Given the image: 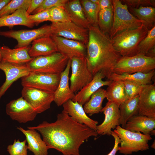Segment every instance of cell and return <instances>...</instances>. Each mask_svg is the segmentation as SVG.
<instances>
[{
  "label": "cell",
  "instance_id": "6da1fadb",
  "mask_svg": "<svg viewBox=\"0 0 155 155\" xmlns=\"http://www.w3.org/2000/svg\"><path fill=\"white\" fill-rule=\"evenodd\" d=\"M28 127L40 133L49 149H56L63 155H80L81 145L90 137L98 135L96 131L76 122L63 111L54 122L44 121L37 126Z\"/></svg>",
  "mask_w": 155,
  "mask_h": 155
},
{
  "label": "cell",
  "instance_id": "7a4b0ae2",
  "mask_svg": "<svg viewBox=\"0 0 155 155\" xmlns=\"http://www.w3.org/2000/svg\"><path fill=\"white\" fill-rule=\"evenodd\" d=\"M88 35L86 56L88 68L93 76L102 72L107 78L121 57L114 48L109 35L98 26L91 25Z\"/></svg>",
  "mask_w": 155,
  "mask_h": 155
},
{
  "label": "cell",
  "instance_id": "3957f363",
  "mask_svg": "<svg viewBox=\"0 0 155 155\" xmlns=\"http://www.w3.org/2000/svg\"><path fill=\"white\" fill-rule=\"evenodd\" d=\"M149 30L142 24L137 28L125 30L117 34L111 39L114 48L121 57L136 55L137 46L147 36Z\"/></svg>",
  "mask_w": 155,
  "mask_h": 155
},
{
  "label": "cell",
  "instance_id": "277c9868",
  "mask_svg": "<svg viewBox=\"0 0 155 155\" xmlns=\"http://www.w3.org/2000/svg\"><path fill=\"white\" fill-rule=\"evenodd\" d=\"M113 131L117 135L120 141L119 147V152L125 155L133 152L143 151L149 149V141L152 139L150 135L140 132H132L117 126Z\"/></svg>",
  "mask_w": 155,
  "mask_h": 155
},
{
  "label": "cell",
  "instance_id": "5b68a950",
  "mask_svg": "<svg viewBox=\"0 0 155 155\" xmlns=\"http://www.w3.org/2000/svg\"><path fill=\"white\" fill-rule=\"evenodd\" d=\"M113 20L109 36L111 39L125 30L133 29L145 25V22L134 16L129 11L128 7L119 0H113Z\"/></svg>",
  "mask_w": 155,
  "mask_h": 155
},
{
  "label": "cell",
  "instance_id": "8992f818",
  "mask_svg": "<svg viewBox=\"0 0 155 155\" xmlns=\"http://www.w3.org/2000/svg\"><path fill=\"white\" fill-rule=\"evenodd\" d=\"M155 69V57L137 55L127 57H121L112 71L118 74H132L138 72L147 73Z\"/></svg>",
  "mask_w": 155,
  "mask_h": 155
},
{
  "label": "cell",
  "instance_id": "52a82bcc",
  "mask_svg": "<svg viewBox=\"0 0 155 155\" xmlns=\"http://www.w3.org/2000/svg\"><path fill=\"white\" fill-rule=\"evenodd\" d=\"M69 59L58 52L33 57L26 63L30 71L60 74L65 69Z\"/></svg>",
  "mask_w": 155,
  "mask_h": 155
},
{
  "label": "cell",
  "instance_id": "ba28073f",
  "mask_svg": "<svg viewBox=\"0 0 155 155\" xmlns=\"http://www.w3.org/2000/svg\"><path fill=\"white\" fill-rule=\"evenodd\" d=\"M21 79V84L23 87L34 88L54 93L59 83L60 74L30 71Z\"/></svg>",
  "mask_w": 155,
  "mask_h": 155
},
{
  "label": "cell",
  "instance_id": "9c48e42d",
  "mask_svg": "<svg viewBox=\"0 0 155 155\" xmlns=\"http://www.w3.org/2000/svg\"><path fill=\"white\" fill-rule=\"evenodd\" d=\"M71 68L70 87L75 93L91 82L93 76L88 68L85 57L72 58Z\"/></svg>",
  "mask_w": 155,
  "mask_h": 155
},
{
  "label": "cell",
  "instance_id": "30bf717a",
  "mask_svg": "<svg viewBox=\"0 0 155 155\" xmlns=\"http://www.w3.org/2000/svg\"><path fill=\"white\" fill-rule=\"evenodd\" d=\"M53 35L51 25H45L38 28L31 30H11L1 31L0 35L16 39L17 44L15 48L30 45L34 40Z\"/></svg>",
  "mask_w": 155,
  "mask_h": 155
},
{
  "label": "cell",
  "instance_id": "8fae6325",
  "mask_svg": "<svg viewBox=\"0 0 155 155\" xmlns=\"http://www.w3.org/2000/svg\"><path fill=\"white\" fill-rule=\"evenodd\" d=\"M7 114L20 123L33 120L38 114L34 108L22 97L10 101L6 105Z\"/></svg>",
  "mask_w": 155,
  "mask_h": 155
},
{
  "label": "cell",
  "instance_id": "7c38bea8",
  "mask_svg": "<svg viewBox=\"0 0 155 155\" xmlns=\"http://www.w3.org/2000/svg\"><path fill=\"white\" fill-rule=\"evenodd\" d=\"M53 35L80 42L87 45L88 29L80 27L72 22H52Z\"/></svg>",
  "mask_w": 155,
  "mask_h": 155
},
{
  "label": "cell",
  "instance_id": "4fadbf2b",
  "mask_svg": "<svg viewBox=\"0 0 155 155\" xmlns=\"http://www.w3.org/2000/svg\"><path fill=\"white\" fill-rule=\"evenodd\" d=\"M22 97L35 110L37 114L42 113L50 107L54 101V93L28 87H23Z\"/></svg>",
  "mask_w": 155,
  "mask_h": 155
},
{
  "label": "cell",
  "instance_id": "5bb4252c",
  "mask_svg": "<svg viewBox=\"0 0 155 155\" xmlns=\"http://www.w3.org/2000/svg\"><path fill=\"white\" fill-rule=\"evenodd\" d=\"M119 105L115 103L108 101L100 112H103L105 118L100 124L97 125L96 131L98 135H111L112 129H115L119 125Z\"/></svg>",
  "mask_w": 155,
  "mask_h": 155
},
{
  "label": "cell",
  "instance_id": "9a60e30c",
  "mask_svg": "<svg viewBox=\"0 0 155 155\" xmlns=\"http://www.w3.org/2000/svg\"><path fill=\"white\" fill-rule=\"evenodd\" d=\"M0 69L4 73L5 81L0 87V100L12 84L30 72L27 64H15L0 62Z\"/></svg>",
  "mask_w": 155,
  "mask_h": 155
},
{
  "label": "cell",
  "instance_id": "2e32d148",
  "mask_svg": "<svg viewBox=\"0 0 155 155\" xmlns=\"http://www.w3.org/2000/svg\"><path fill=\"white\" fill-rule=\"evenodd\" d=\"M51 37L56 45L58 52L68 59L74 57H86V45L84 44L53 35Z\"/></svg>",
  "mask_w": 155,
  "mask_h": 155
},
{
  "label": "cell",
  "instance_id": "e0dca14e",
  "mask_svg": "<svg viewBox=\"0 0 155 155\" xmlns=\"http://www.w3.org/2000/svg\"><path fill=\"white\" fill-rule=\"evenodd\" d=\"M138 115L155 118V84L143 85L139 94Z\"/></svg>",
  "mask_w": 155,
  "mask_h": 155
},
{
  "label": "cell",
  "instance_id": "ac0fdd59",
  "mask_svg": "<svg viewBox=\"0 0 155 155\" xmlns=\"http://www.w3.org/2000/svg\"><path fill=\"white\" fill-rule=\"evenodd\" d=\"M71 65V59H69L65 69L60 74L59 83L54 92V101L59 106L62 105L68 100H72L75 95L69 86V74Z\"/></svg>",
  "mask_w": 155,
  "mask_h": 155
},
{
  "label": "cell",
  "instance_id": "d6986e66",
  "mask_svg": "<svg viewBox=\"0 0 155 155\" xmlns=\"http://www.w3.org/2000/svg\"><path fill=\"white\" fill-rule=\"evenodd\" d=\"M106 77L102 72H99L93 76L92 80L75 94L71 100L73 102H77L82 105L88 101L91 95L103 86H108L112 81L102 80Z\"/></svg>",
  "mask_w": 155,
  "mask_h": 155
},
{
  "label": "cell",
  "instance_id": "ffe728a7",
  "mask_svg": "<svg viewBox=\"0 0 155 155\" xmlns=\"http://www.w3.org/2000/svg\"><path fill=\"white\" fill-rule=\"evenodd\" d=\"M63 111L67 113L76 122L84 124L96 131L98 121L89 117L84 111L82 105L77 102L69 100L63 105Z\"/></svg>",
  "mask_w": 155,
  "mask_h": 155
},
{
  "label": "cell",
  "instance_id": "44dd1931",
  "mask_svg": "<svg viewBox=\"0 0 155 155\" xmlns=\"http://www.w3.org/2000/svg\"><path fill=\"white\" fill-rule=\"evenodd\" d=\"M30 46L11 49L4 45L0 47L1 61L15 64H26L30 61L33 58L31 57L28 53Z\"/></svg>",
  "mask_w": 155,
  "mask_h": 155
},
{
  "label": "cell",
  "instance_id": "7402d4cb",
  "mask_svg": "<svg viewBox=\"0 0 155 155\" xmlns=\"http://www.w3.org/2000/svg\"><path fill=\"white\" fill-rule=\"evenodd\" d=\"M125 129L147 135H154L155 118L140 115H135L127 122Z\"/></svg>",
  "mask_w": 155,
  "mask_h": 155
},
{
  "label": "cell",
  "instance_id": "603a6c76",
  "mask_svg": "<svg viewBox=\"0 0 155 155\" xmlns=\"http://www.w3.org/2000/svg\"><path fill=\"white\" fill-rule=\"evenodd\" d=\"M27 128L26 130L20 127H17L25 136L28 149L34 155H47L49 149L40 134L35 129Z\"/></svg>",
  "mask_w": 155,
  "mask_h": 155
},
{
  "label": "cell",
  "instance_id": "cb8c5ba5",
  "mask_svg": "<svg viewBox=\"0 0 155 155\" xmlns=\"http://www.w3.org/2000/svg\"><path fill=\"white\" fill-rule=\"evenodd\" d=\"M31 44L28 53L32 58L48 55L58 52L56 45L51 36L38 38Z\"/></svg>",
  "mask_w": 155,
  "mask_h": 155
},
{
  "label": "cell",
  "instance_id": "d4e9b609",
  "mask_svg": "<svg viewBox=\"0 0 155 155\" xmlns=\"http://www.w3.org/2000/svg\"><path fill=\"white\" fill-rule=\"evenodd\" d=\"M63 7L71 22L88 29L91 25L86 18L80 0H68Z\"/></svg>",
  "mask_w": 155,
  "mask_h": 155
},
{
  "label": "cell",
  "instance_id": "484cf974",
  "mask_svg": "<svg viewBox=\"0 0 155 155\" xmlns=\"http://www.w3.org/2000/svg\"><path fill=\"white\" fill-rule=\"evenodd\" d=\"M29 15L26 10L19 9L11 14L0 17V27L10 28L15 26L21 25L32 28L35 25L30 20Z\"/></svg>",
  "mask_w": 155,
  "mask_h": 155
},
{
  "label": "cell",
  "instance_id": "4316f807",
  "mask_svg": "<svg viewBox=\"0 0 155 155\" xmlns=\"http://www.w3.org/2000/svg\"><path fill=\"white\" fill-rule=\"evenodd\" d=\"M155 74V70L147 73L138 72L132 74L124 73L118 74L113 73L107 78L108 80L111 81L129 80L145 85L152 84V80Z\"/></svg>",
  "mask_w": 155,
  "mask_h": 155
},
{
  "label": "cell",
  "instance_id": "83f0119b",
  "mask_svg": "<svg viewBox=\"0 0 155 155\" xmlns=\"http://www.w3.org/2000/svg\"><path fill=\"white\" fill-rule=\"evenodd\" d=\"M139 95L127 100L119 106V125L124 128L127 121L133 117L138 115Z\"/></svg>",
  "mask_w": 155,
  "mask_h": 155
},
{
  "label": "cell",
  "instance_id": "f1b7e54d",
  "mask_svg": "<svg viewBox=\"0 0 155 155\" xmlns=\"http://www.w3.org/2000/svg\"><path fill=\"white\" fill-rule=\"evenodd\" d=\"M112 81L106 90V98L108 101L113 102L119 106L128 100L124 84L122 80Z\"/></svg>",
  "mask_w": 155,
  "mask_h": 155
},
{
  "label": "cell",
  "instance_id": "f546056e",
  "mask_svg": "<svg viewBox=\"0 0 155 155\" xmlns=\"http://www.w3.org/2000/svg\"><path fill=\"white\" fill-rule=\"evenodd\" d=\"M105 98L106 90L100 88L91 95L88 101L84 104L83 108L86 113L91 116L100 112L102 108V102Z\"/></svg>",
  "mask_w": 155,
  "mask_h": 155
},
{
  "label": "cell",
  "instance_id": "4dcf8cb0",
  "mask_svg": "<svg viewBox=\"0 0 155 155\" xmlns=\"http://www.w3.org/2000/svg\"><path fill=\"white\" fill-rule=\"evenodd\" d=\"M129 8L132 14L138 20L144 22L145 26L149 30L155 26L154 8L151 6H141L137 8Z\"/></svg>",
  "mask_w": 155,
  "mask_h": 155
},
{
  "label": "cell",
  "instance_id": "1f68e13d",
  "mask_svg": "<svg viewBox=\"0 0 155 155\" xmlns=\"http://www.w3.org/2000/svg\"><path fill=\"white\" fill-rule=\"evenodd\" d=\"M113 5L110 7L99 11L98 16V26L102 32L109 34L113 20Z\"/></svg>",
  "mask_w": 155,
  "mask_h": 155
},
{
  "label": "cell",
  "instance_id": "d6a6232c",
  "mask_svg": "<svg viewBox=\"0 0 155 155\" xmlns=\"http://www.w3.org/2000/svg\"><path fill=\"white\" fill-rule=\"evenodd\" d=\"M86 19L91 26H98V21L99 11V5L92 3L90 0H80Z\"/></svg>",
  "mask_w": 155,
  "mask_h": 155
},
{
  "label": "cell",
  "instance_id": "836d02e7",
  "mask_svg": "<svg viewBox=\"0 0 155 155\" xmlns=\"http://www.w3.org/2000/svg\"><path fill=\"white\" fill-rule=\"evenodd\" d=\"M155 49V26L148 31L147 34L139 44L137 55H147Z\"/></svg>",
  "mask_w": 155,
  "mask_h": 155
},
{
  "label": "cell",
  "instance_id": "e575fe53",
  "mask_svg": "<svg viewBox=\"0 0 155 155\" xmlns=\"http://www.w3.org/2000/svg\"><path fill=\"white\" fill-rule=\"evenodd\" d=\"M31 0H11L0 11V17L11 14L19 9H23L27 10Z\"/></svg>",
  "mask_w": 155,
  "mask_h": 155
},
{
  "label": "cell",
  "instance_id": "d590c367",
  "mask_svg": "<svg viewBox=\"0 0 155 155\" xmlns=\"http://www.w3.org/2000/svg\"><path fill=\"white\" fill-rule=\"evenodd\" d=\"M52 22H71L63 6L54 7L49 9Z\"/></svg>",
  "mask_w": 155,
  "mask_h": 155
},
{
  "label": "cell",
  "instance_id": "8d00e7d4",
  "mask_svg": "<svg viewBox=\"0 0 155 155\" xmlns=\"http://www.w3.org/2000/svg\"><path fill=\"white\" fill-rule=\"evenodd\" d=\"M26 140L20 141L19 139L15 140L13 143L9 145L7 151L10 155H27L28 148Z\"/></svg>",
  "mask_w": 155,
  "mask_h": 155
},
{
  "label": "cell",
  "instance_id": "74e56055",
  "mask_svg": "<svg viewBox=\"0 0 155 155\" xmlns=\"http://www.w3.org/2000/svg\"><path fill=\"white\" fill-rule=\"evenodd\" d=\"M123 81L128 100L131 99L139 94L142 89L143 85L132 81L124 80Z\"/></svg>",
  "mask_w": 155,
  "mask_h": 155
},
{
  "label": "cell",
  "instance_id": "f35d334b",
  "mask_svg": "<svg viewBox=\"0 0 155 155\" xmlns=\"http://www.w3.org/2000/svg\"><path fill=\"white\" fill-rule=\"evenodd\" d=\"M68 0H43L40 6L32 13L33 14L49 10L55 6H64Z\"/></svg>",
  "mask_w": 155,
  "mask_h": 155
},
{
  "label": "cell",
  "instance_id": "ab89813d",
  "mask_svg": "<svg viewBox=\"0 0 155 155\" xmlns=\"http://www.w3.org/2000/svg\"><path fill=\"white\" fill-rule=\"evenodd\" d=\"M29 19L31 22L36 25L46 21H50L52 20L50 16L49 9L34 14L29 15Z\"/></svg>",
  "mask_w": 155,
  "mask_h": 155
},
{
  "label": "cell",
  "instance_id": "60d3db41",
  "mask_svg": "<svg viewBox=\"0 0 155 155\" xmlns=\"http://www.w3.org/2000/svg\"><path fill=\"white\" fill-rule=\"evenodd\" d=\"M121 2L125 3L128 7L137 8L141 6L154 7V0H122Z\"/></svg>",
  "mask_w": 155,
  "mask_h": 155
},
{
  "label": "cell",
  "instance_id": "b9f144b4",
  "mask_svg": "<svg viewBox=\"0 0 155 155\" xmlns=\"http://www.w3.org/2000/svg\"><path fill=\"white\" fill-rule=\"evenodd\" d=\"M111 135L113 137L115 140V144L113 148L111 151L106 155H116L119 150V144L120 143V141L117 134L113 131H112Z\"/></svg>",
  "mask_w": 155,
  "mask_h": 155
},
{
  "label": "cell",
  "instance_id": "7bdbcfd3",
  "mask_svg": "<svg viewBox=\"0 0 155 155\" xmlns=\"http://www.w3.org/2000/svg\"><path fill=\"white\" fill-rule=\"evenodd\" d=\"M43 0H32L30 4L26 10L29 15L32 13L41 5Z\"/></svg>",
  "mask_w": 155,
  "mask_h": 155
},
{
  "label": "cell",
  "instance_id": "ee69618b",
  "mask_svg": "<svg viewBox=\"0 0 155 155\" xmlns=\"http://www.w3.org/2000/svg\"><path fill=\"white\" fill-rule=\"evenodd\" d=\"M98 5L99 11L109 8L113 5L112 0H100Z\"/></svg>",
  "mask_w": 155,
  "mask_h": 155
},
{
  "label": "cell",
  "instance_id": "f6af8a7d",
  "mask_svg": "<svg viewBox=\"0 0 155 155\" xmlns=\"http://www.w3.org/2000/svg\"><path fill=\"white\" fill-rule=\"evenodd\" d=\"M11 0H0V11Z\"/></svg>",
  "mask_w": 155,
  "mask_h": 155
},
{
  "label": "cell",
  "instance_id": "bcb514c9",
  "mask_svg": "<svg viewBox=\"0 0 155 155\" xmlns=\"http://www.w3.org/2000/svg\"><path fill=\"white\" fill-rule=\"evenodd\" d=\"M93 3L98 5L100 0H90Z\"/></svg>",
  "mask_w": 155,
  "mask_h": 155
},
{
  "label": "cell",
  "instance_id": "7dc6e473",
  "mask_svg": "<svg viewBox=\"0 0 155 155\" xmlns=\"http://www.w3.org/2000/svg\"><path fill=\"white\" fill-rule=\"evenodd\" d=\"M151 147L152 148L155 149V141H154V142L152 144L151 146Z\"/></svg>",
  "mask_w": 155,
  "mask_h": 155
},
{
  "label": "cell",
  "instance_id": "c3c4849f",
  "mask_svg": "<svg viewBox=\"0 0 155 155\" xmlns=\"http://www.w3.org/2000/svg\"><path fill=\"white\" fill-rule=\"evenodd\" d=\"M1 31L0 30V32ZM1 60H2L1 56V53L0 47V62H1Z\"/></svg>",
  "mask_w": 155,
  "mask_h": 155
}]
</instances>
